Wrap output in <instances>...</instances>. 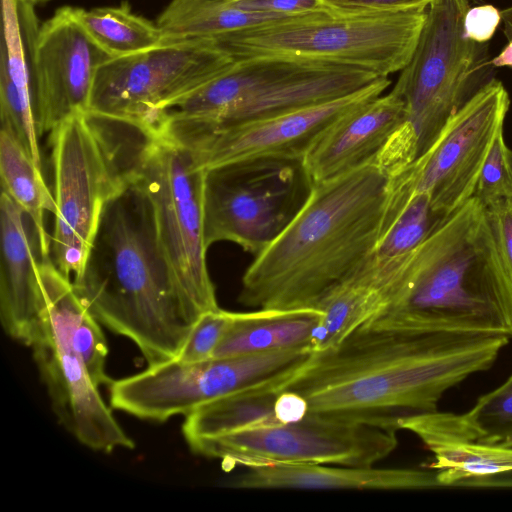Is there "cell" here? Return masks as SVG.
I'll use <instances>...</instances> for the list:
<instances>
[{"label":"cell","instance_id":"cell-1","mask_svg":"<svg viewBox=\"0 0 512 512\" xmlns=\"http://www.w3.org/2000/svg\"><path fill=\"white\" fill-rule=\"evenodd\" d=\"M509 341L497 334L416 330L377 316L337 345L311 351L283 390L299 394L308 414L399 430L401 411L437 410L449 389L488 370Z\"/></svg>","mask_w":512,"mask_h":512},{"label":"cell","instance_id":"cell-2","mask_svg":"<svg viewBox=\"0 0 512 512\" xmlns=\"http://www.w3.org/2000/svg\"><path fill=\"white\" fill-rule=\"evenodd\" d=\"M394 176L373 162L313 185L297 216L245 271L238 301L265 310H318L397 217Z\"/></svg>","mask_w":512,"mask_h":512},{"label":"cell","instance_id":"cell-3","mask_svg":"<svg viewBox=\"0 0 512 512\" xmlns=\"http://www.w3.org/2000/svg\"><path fill=\"white\" fill-rule=\"evenodd\" d=\"M73 287L97 321L130 339L148 366L176 359L197 315L160 249L151 202L131 179L106 206Z\"/></svg>","mask_w":512,"mask_h":512},{"label":"cell","instance_id":"cell-4","mask_svg":"<svg viewBox=\"0 0 512 512\" xmlns=\"http://www.w3.org/2000/svg\"><path fill=\"white\" fill-rule=\"evenodd\" d=\"M378 316L416 330L512 338V279L476 197L395 267Z\"/></svg>","mask_w":512,"mask_h":512},{"label":"cell","instance_id":"cell-5","mask_svg":"<svg viewBox=\"0 0 512 512\" xmlns=\"http://www.w3.org/2000/svg\"><path fill=\"white\" fill-rule=\"evenodd\" d=\"M381 77L386 76L318 61L237 60L169 107L155 133L174 141L222 130L345 97Z\"/></svg>","mask_w":512,"mask_h":512},{"label":"cell","instance_id":"cell-6","mask_svg":"<svg viewBox=\"0 0 512 512\" xmlns=\"http://www.w3.org/2000/svg\"><path fill=\"white\" fill-rule=\"evenodd\" d=\"M89 112L76 113L49 132L56 210L50 256L71 281L82 274L107 204L131 179L144 133Z\"/></svg>","mask_w":512,"mask_h":512},{"label":"cell","instance_id":"cell-7","mask_svg":"<svg viewBox=\"0 0 512 512\" xmlns=\"http://www.w3.org/2000/svg\"><path fill=\"white\" fill-rule=\"evenodd\" d=\"M426 9H334L265 23L208 39L234 61L274 57L331 63L388 77L411 59Z\"/></svg>","mask_w":512,"mask_h":512},{"label":"cell","instance_id":"cell-8","mask_svg":"<svg viewBox=\"0 0 512 512\" xmlns=\"http://www.w3.org/2000/svg\"><path fill=\"white\" fill-rule=\"evenodd\" d=\"M468 0H435L416 48L393 87L404 102L406 121L394 141L416 161L450 118L490 79L485 44L464 30Z\"/></svg>","mask_w":512,"mask_h":512},{"label":"cell","instance_id":"cell-9","mask_svg":"<svg viewBox=\"0 0 512 512\" xmlns=\"http://www.w3.org/2000/svg\"><path fill=\"white\" fill-rule=\"evenodd\" d=\"M131 172L151 202L158 243L184 301L199 316L218 308L206 261V170L185 148L144 134Z\"/></svg>","mask_w":512,"mask_h":512},{"label":"cell","instance_id":"cell-10","mask_svg":"<svg viewBox=\"0 0 512 512\" xmlns=\"http://www.w3.org/2000/svg\"><path fill=\"white\" fill-rule=\"evenodd\" d=\"M312 188L302 160L257 158L207 169L204 181L207 247L229 241L257 256L297 216Z\"/></svg>","mask_w":512,"mask_h":512},{"label":"cell","instance_id":"cell-11","mask_svg":"<svg viewBox=\"0 0 512 512\" xmlns=\"http://www.w3.org/2000/svg\"><path fill=\"white\" fill-rule=\"evenodd\" d=\"M233 63L210 41L195 39L111 58L96 72L87 112L152 134L169 107Z\"/></svg>","mask_w":512,"mask_h":512},{"label":"cell","instance_id":"cell-12","mask_svg":"<svg viewBox=\"0 0 512 512\" xmlns=\"http://www.w3.org/2000/svg\"><path fill=\"white\" fill-rule=\"evenodd\" d=\"M398 429L367 421L307 414L303 419L204 437L188 444L227 468L335 464L374 466L397 447Z\"/></svg>","mask_w":512,"mask_h":512},{"label":"cell","instance_id":"cell-13","mask_svg":"<svg viewBox=\"0 0 512 512\" xmlns=\"http://www.w3.org/2000/svg\"><path fill=\"white\" fill-rule=\"evenodd\" d=\"M311 353L309 346L199 362L172 359L108 386L110 407L142 420L164 422L280 372Z\"/></svg>","mask_w":512,"mask_h":512},{"label":"cell","instance_id":"cell-14","mask_svg":"<svg viewBox=\"0 0 512 512\" xmlns=\"http://www.w3.org/2000/svg\"><path fill=\"white\" fill-rule=\"evenodd\" d=\"M26 346L32 350L58 422L78 442L107 454L135 447L101 397L60 318L41 298L37 321Z\"/></svg>","mask_w":512,"mask_h":512},{"label":"cell","instance_id":"cell-15","mask_svg":"<svg viewBox=\"0 0 512 512\" xmlns=\"http://www.w3.org/2000/svg\"><path fill=\"white\" fill-rule=\"evenodd\" d=\"M509 105L504 85L490 79L450 118L429 150L410 164L414 191L426 192L434 209L450 215L473 196Z\"/></svg>","mask_w":512,"mask_h":512},{"label":"cell","instance_id":"cell-16","mask_svg":"<svg viewBox=\"0 0 512 512\" xmlns=\"http://www.w3.org/2000/svg\"><path fill=\"white\" fill-rule=\"evenodd\" d=\"M390 85L381 77L345 97L269 118L171 142L185 148L198 168L257 158L303 160L320 134L351 108L374 99Z\"/></svg>","mask_w":512,"mask_h":512},{"label":"cell","instance_id":"cell-17","mask_svg":"<svg viewBox=\"0 0 512 512\" xmlns=\"http://www.w3.org/2000/svg\"><path fill=\"white\" fill-rule=\"evenodd\" d=\"M109 59L80 24L75 7H60L40 25L34 54L40 137L88 111L96 72Z\"/></svg>","mask_w":512,"mask_h":512},{"label":"cell","instance_id":"cell-18","mask_svg":"<svg viewBox=\"0 0 512 512\" xmlns=\"http://www.w3.org/2000/svg\"><path fill=\"white\" fill-rule=\"evenodd\" d=\"M405 121V104L392 90L342 114L320 134L302 160L312 184L376 162Z\"/></svg>","mask_w":512,"mask_h":512},{"label":"cell","instance_id":"cell-19","mask_svg":"<svg viewBox=\"0 0 512 512\" xmlns=\"http://www.w3.org/2000/svg\"><path fill=\"white\" fill-rule=\"evenodd\" d=\"M34 7L25 0H2L0 119L42 170L34 63L40 24Z\"/></svg>","mask_w":512,"mask_h":512},{"label":"cell","instance_id":"cell-20","mask_svg":"<svg viewBox=\"0 0 512 512\" xmlns=\"http://www.w3.org/2000/svg\"><path fill=\"white\" fill-rule=\"evenodd\" d=\"M27 214L5 192L0 197V320L5 333L24 345L38 317L39 260Z\"/></svg>","mask_w":512,"mask_h":512},{"label":"cell","instance_id":"cell-21","mask_svg":"<svg viewBox=\"0 0 512 512\" xmlns=\"http://www.w3.org/2000/svg\"><path fill=\"white\" fill-rule=\"evenodd\" d=\"M399 430L415 434L434 455L428 468L438 470L439 486L461 485L512 472V447L489 445L468 438L453 413L428 411L403 415Z\"/></svg>","mask_w":512,"mask_h":512},{"label":"cell","instance_id":"cell-22","mask_svg":"<svg viewBox=\"0 0 512 512\" xmlns=\"http://www.w3.org/2000/svg\"><path fill=\"white\" fill-rule=\"evenodd\" d=\"M230 486L239 489L415 490L439 484L436 473L413 468L296 464L249 467Z\"/></svg>","mask_w":512,"mask_h":512},{"label":"cell","instance_id":"cell-23","mask_svg":"<svg viewBox=\"0 0 512 512\" xmlns=\"http://www.w3.org/2000/svg\"><path fill=\"white\" fill-rule=\"evenodd\" d=\"M300 362L204 404L187 415L182 425L186 442L282 424L277 420L275 403L284 384Z\"/></svg>","mask_w":512,"mask_h":512},{"label":"cell","instance_id":"cell-24","mask_svg":"<svg viewBox=\"0 0 512 512\" xmlns=\"http://www.w3.org/2000/svg\"><path fill=\"white\" fill-rule=\"evenodd\" d=\"M38 275L40 298L60 318L92 380L98 387L109 386L113 380L106 372L108 347L101 324L82 302L72 281L55 266L51 256L40 258Z\"/></svg>","mask_w":512,"mask_h":512},{"label":"cell","instance_id":"cell-25","mask_svg":"<svg viewBox=\"0 0 512 512\" xmlns=\"http://www.w3.org/2000/svg\"><path fill=\"white\" fill-rule=\"evenodd\" d=\"M322 313L317 309L240 312L212 358L234 357L309 346Z\"/></svg>","mask_w":512,"mask_h":512},{"label":"cell","instance_id":"cell-26","mask_svg":"<svg viewBox=\"0 0 512 512\" xmlns=\"http://www.w3.org/2000/svg\"><path fill=\"white\" fill-rule=\"evenodd\" d=\"M0 177L2 191L32 222L40 257L50 256V236L45 229L44 214L55 212L54 195L45 183L42 170L7 125H1L0 130Z\"/></svg>","mask_w":512,"mask_h":512},{"label":"cell","instance_id":"cell-27","mask_svg":"<svg viewBox=\"0 0 512 512\" xmlns=\"http://www.w3.org/2000/svg\"><path fill=\"white\" fill-rule=\"evenodd\" d=\"M297 17V16H296ZM293 17L249 12L226 0H171L157 18L166 42L208 40Z\"/></svg>","mask_w":512,"mask_h":512},{"label":"cell","instance_id":"cell-28","mask_svg":"<svg viewBox=\"0 0 512 512\" xmlns=\"http://www.w3.org/2000/svg\"><path fill=\"white\" fill-rule=\"evenodd\" d=\"M450 215L434 209L426 192H414L360 268L384 290L395 267Z\"/></svg>","mask_w":512,"mask_h":512},{"label":"cell","instance_id":"cell-29","mask_svg":"<svg viewBox=\"0 0 512 512\" xmlns=\"http://www.w3.org/2000/svg\"><path fill=\"white\" fill-rule=\"evenodd\" d=\"M75 13L87 34L111 58L142 53L166 43L157 23L133 13L127 2L90 10L75 7Z\"/></svg>","mask_w":512,"mask_h":512},{"label":"cell","instance_id":"cell-30","mask_svg":"<svg viewBox=\"0 0 512 512\" xmlns=\"http://www.w3.org/2000/svg\"><path fill=\"white\" fill-rule=\"evenodd\" d=\"M468 438L489 445L512 443V375L498 388L481 396L466 413L454 414Z\"/></svg>","mask_w":512,"mask_h":512},{"label":"cell","instance_id":"cell-31","mask_svg":"<svg viewBox=\"0 0 512 512\" xmlns=\"http://www.w3.org/2000/svg\"><path fill=\"white\" fill-rule=\"evenodd\" d=\"M473 196L485 207L499 200L512 199V150L505 143L503 130L491 144Z\"/></svg>","mask_w":512,"mask_h":512},{"label":"cell","instance_id":"cell-32","mask_svg":"<svg viewBox=\"0 0 512 512\" xmlns=\"http://www.w3.org/2000/svg\"><path fill=\"white\" fill-rule=\"evenodd\" d=\"M240 312L220 307L202 313L176 359L182 362H199L210 359Z\"/></svg>","mask_w":512,"mask_h":512},{"label":"cell","instance_id":"cell-33","mask_svg":"<svg viewBox=\"0 0 512 512\" xmlns=\"http://www.w3.org/2000/svg\"><path fill=\"white\" fill-rule=\"evenodd\" d=\"M242 10L281 17H296L331 10L322 0H226Z\"/></svg>","mask_w":512,"mask_h":512},{"label":"cell","instance_id":"cell-34","mask_svg":"<svg viewBox=\"0 0 512 512\" xmlns=\"http://www.w3.org/2000/svg\"><path fill=\"white\" fill-rule=\"evenodd\" d=\"M486 214L499 255L512 279V199L486 206Z\"/></svg>","mask_w":512,"mask_h":512},{"label":"cell","instance_id":"cell-35","mask_svg":"<svg viewBox=\"0 0 512 512\" xmlns=\"http://www.w3.org/2000/svg\"><path fill=\"white\" fill-rule=\"evenodd\" d=\"M342 12H402L426 9L435 0H322Z\"/></svg>","mask_w":512,"mask_h":512},{"label":"cell","instance_id":"cell-36","mask_svg":"<svg viewBox=\"0 0 512 512\" xmlns=\"http://www.w3.org/2000/svg\"><path fill=\"white\" fill-rule=\"evenodd\" d=\"M501 20V12L493 5L469 7L464 16V30L472 41L485 44L492 38Z\"/></svg>","mask_w":512,"mask_h":512},{"label":"cell","instance_id":"cell-37","mask_svg":"<svg viewBox=\"0 0 512 512\" xmlns=\"http://www.w3.org/2000/svg\"><path fill=\"white\" fill-rule=\"evenodd\" d=\"M275 413L280 423H291L303 419L308 414V407L299 394L283 390L276 400Z\"/></svg>","mask_w":512,"mask_h":512},{"label":"cell","instance_id":"cell-38","mask_svg":"<svg viewBox=\"0 0 512 512\" xmlns=\"http://www.w3.org/2000/svg\"><path fill=\"white\" fill-rule=\"evenodd\" d=\"M508 40L507 45L503 48L500 54L491 60L492 66L512 67V38H509Z\"/></svg>","mask_w":512,"mask_h":512},{"label":"cell","instance_id":"cell-39","mask_svg":"<svg viewBox=\"0 0 512 512\" xmlns=\"http://www.w3.org/2000/svg\"><path fill=\"white\" fill-rule=\"evenodd\" d=\"M33 5H37V4H40V3H45V2H48L50 0H25Z\"/></svg>","mask_w":512,"mask_h":512},{"label":"cell","instance_id":"cell-40","mask_svg":"<svg viewBox=\"0 0 512 512\" xmlns=\"http://www.w3.org/2000/svg\"><path fill=\"white\" fill-rule=\"evenodd\" d=\"M508 446H511V447H512V443H511L510 445H508Z\"/></svg>","mask_w":512,"mask_h":512}]
</instances>
